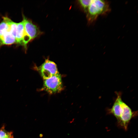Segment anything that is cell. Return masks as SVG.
<instances>
[{"mask_svg":"<svg viewBox=\"0 0 138 138\" xmlns=\"http://www.w3.org/2000/svg\"><path fill=\"white\" fill-rule=\"evenodd\" d=\"M111 108L108 110L109 114L116 119L118 125L125 130H127L128 125L132 118L136 114L131 108L122 100L120 96H117Z\"/></svg>","mask_w":138,"mask_h":138,"instance_id":"obj_1","label":"cell"},{"mask_svg":"<svg viewBox=\"0 0 138 138\" xmlns=\"http://www.w3.org/2000/svg\"><path fill=\"white\" fill-rule=\"evenodd\" d=\"M110 11L109 3L107 1L91 0L86 13L88 24H91L99 16L107 14Z\"/></svg>","mask_w":138,"mask_h":138,"instance_id":"obj_2","label":"cell"},{"mask_svg":"<svg viewBox=\"0 0 138 138\" xmlns=\"http://www.w3.org/2000/svg\"><path fill=\"white\" fill-rule=\"evenodd\" d=\"M42 88L50 94L60 92L63 88L60 74L58 73L49 78L44 80Z\"/></svg>","mask_w":138,"mask_h":138,"instance_id":"obj_3","label":"cell"},{"mask_svg":"<svg viewBox=\"0 0 138 138\" xmlns=\"http://www.w3.org/2000/svg\"><path fill=\"white\" fill-rule=\"evenodd\" d=\"M38 69L44 80L49 78L59 73L56 64L48 59L45 60Z\"/></svg>","mask_w":138,"mask_h":138,"instance_id":"obj_4","label":"cell"},{"mask_svg":"<svg viewBox=\"0 0 138 138\" xmlns=\"http://www.w3.org/2000/svg\"><path fill=\"white\" fill-rule=\"evenodd\" d=\"M15 38L16 43L24 46L26 50L27 44L31 39L25 30L23 20L21 22L17 23Z\"/></svg>","mask_w":138,"mask_h":138,"instance_id":"obj_5","label":"cell"},{"mask_svg":"<svg viewBox=\"0 0 138 138\" xmlns=\"http://www.w3.org/2000/svg\"><path fill=\"white\" fill-rule=\"evenodd\" d=\"M23 20L25 30L31 40L40 34V32L38 27L24 15Z\"/></svg>","mask_w":138,"mask_h":138,"instance_id":"obj_6","label":"cell"},{"mask_svg":"<svg viewBox=\"0 0 138 138\" xmlns=\"http://www.w3.org/2000/svg\"><path fill=\"white\" fill-rule=\"evenodd\" d=\"M15 43H16L15 38L10 33L7 32L0 36V47Z\"/></svg>","mask_w":138,"mask_h":138,"instance_id":"obj_7","label":"cell"},{"mask_svg":"<svg viewBox=\"0 0 138 138\" xmlns=\"http://www.w3.org/2000/svg\"><path fill=\"white\" fill-rule=\"evenodd\" d=\"M4 128L3 126L0 129V138H14L13 132L6 130Z\"/></svg>","mask_w":138,"mask_h":138,"instance_id":"obj_8","label":"cell"},{"mask_svg":"<svg viewBox=\"0 0 138 138\" xmlns=\"http://www.w3.org/2000/svg\"><path fill=\"white\" fill-rule=\"evenodd\" d=\"M91 0H80L78 1L80 6L86 13Z\"/></svg>","mask_w":138,"mask_h":138,"instance_id":"obj_9","label":"cell"}]
</instances>
